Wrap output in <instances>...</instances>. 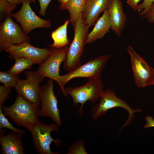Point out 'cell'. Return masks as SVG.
Listing matches in <instances>:
<instances>
[{"mask_svg": "<svg viewBox=\"0 0 154 154\" xmlns=\"http://www.w3.org/2000/svg\"><path fill=\"white\" fill-rule=\"evenodd\" d=\"M39 107L17 94L14 103L8 107L3 106L2 111L17 126L24 127L31 132L39 120Z\"/></svg>", "mask_w": 154, "mask_h": 154, "instance_id": "1", "label": "cell"}, {"mask_svg": "<svg viewBox=\"0 0 154 154\" xmlns=\"http://www.w3.org/2000/svg\"><path fill=\"white\" fill-rule=\"evenodd\" d=\"M74 35L73 39L68 47L63 66L64 70L70 72L81 64L80 59L88 35L89 27L85 22L81 13L73 27Z\"/></svg>", "mask_w": 154, "mask_h": 154, "instance_id": "2", "label": "cell"}, {"mask_svg": "<svg viewBox=\"0 0 154 154\" xmlns=\"http://www.w3.org/2000/svg\"><path fill=\"white\" fill-rule=\"evenodd\" d=\"M104 84L101 77L89 79L84 85L75 87H69L64 88V95L66 97L70 95L75 106L78 104L80 106L78 109L79 115L84 114L83 110L85 103L89 100L92 103L96 102L99 98L103 90Z\"/></svg>", "mask_w": 154, "mask_h": 154, "instance_id": "3", "label": "cell"}, {"mask_svg": "<svg viewBox=\"0 0 154 154\" xmlns=\"http://www.w3.org/2000/svg\"><path fill=\"white\" fill-rule=\"evenodd\" d=\"M99 98V102L92 109L91 119H98L105 115L108 111L114 108H123L128 112L129 116L121 130L131 123L134 118L135 113L142 112L141 109H133L127 102L118 97L114 90L110 88L103 90Z\"/></svg>", "mask_w": 154, "mask_h": 154, "instance_id": "4", "label": "cell"}, {"mask_svg": "<svg viewBox=\"0 0 154 154\" xmlns=\"http://www.w3.org/2000/svg\"><path fill=\"white\" fill-rule=\"evenodd\" d=\"M111 56L110 55H100L90 59L85 64H81L65 74L60 75L57 83L64 94L65 86L73 78L83 77L90 79L101 77L102 72Z\"/></svg>", "mask_w": 154, "mask_h": 154, "instance_id": "5", "label": "cell"}, {"mask_svg": "<svg viewBox=\"0 0 154 154\" xmlns=\"http://www.w3.org/2000/svg\"><path fill=\"white\" fill-rule=\"evenodd\" d=\"M60 126L54 122L46 124L39 120L33 127L31 133L35 150L39 154H58V152H53L50 149L52 142L57 146L62 145L60 139H53L50 135L52 131L58 132Z\"/></svg>", "mask_w": 154, "mask_h": 154, "instance_id": "6", "label": "cell"}, {"mask_svg": "<svg viewBox=\"0 0 154 154\" xmlns=\"http://www.w3.org/2000/svg\"><path fill=\"white\" fill-rule=\"evenodd\" d=\"M39 97L41 108L38 116L48 117L61 126L62 123L58 101L54 92L53 80L49 79L46 85L40 86Z\"/></svg>", "mask_w": 154, "mask_h": 154, "instance_id": "7", "label": "cell"}, {"mask_svg": "<svg viewBox=\"0 0 154 154\" xmlns=\"http://www.w3.org/2000/svg\"><path fill=\"white\" fill-rule=\"evenodd\" d=\"M127 51L130 56L135 82L137 86L144 88L154 85V68L150 66L131 46H128Z\"/></svg>", "mask_w": 154, "mask_h": 154, "instance_id": "8", "label": "cell"}, {"mask_svg": "<svg viewBox=\"0 0 154 154\" xmlns=\"http://www.w3.org/2000/svg\"><path fill=\"white\" fill-rule=\"evenodd\" d=\"M24 73L26 78L19 79L15 88V89L17 94L39 106L40 85L45 77L38 74L37 71L27 70Z\"/></svg>", "mask_w": 154, "mask_h": 154, "instance_id": "9", "label": "cell"}, {"mask_svg": "<svg viewBox=\"0 0 154 154\" xmlns=\"http://www.w3.org/2000/svg\"><path fill=\"white\" fill-rule=\"evenodd\" d=\"M4 50L9 54L11 59L25 58L31 60L35 64L40 65L48 57L51 48H37L32 45L29 42L24 41L5 48Z\"/></svg>", "mask_w": 154, "mask_h": 154, "instance_id": "10", "label": "cell"}, {"mask_svg": "<svg viewBox=\"0 0 154 154\" xmlns=\"http://www.w3.org/2000/svg\"><path fill=\"white\" fill-rule=\"evenodd\" d=\"M31 1V0H24L21 9L12 14V16L20 23L23 31L27 35L35 29L47 28L51 26L50 20L41 19L35 13L30 5Z\"/></svg>", "mask_w": 154, "mask_h": 154, "instance_id": "11", "label": "cell"}, {"mask_svg": "<svg viewBox=\"0 0 154 154\" xmlns=\"http://www.w3.org/2000/svg\"><path fill=\"white\" fill-rule=\"evenodd\" d=\"M30 38L15 23L11 17H7L0 25V48L1 51L14 44L24 41L29 42Z\"/></svg>", "mask_w": 154, "mask_h": 154, "instance_id": "12", "label": "cell"}, {"mask_svg": "<svg viewBox=\"0 0 154 154\" xmlns=\"http://www.w3.org/2000/svg\"><path fill=\"white\" fill-rule=\"evenodd\" d=\"M68 47L59 48H51L49 56L40 65L38 73L56 81H58L60 67L64 61Z\"/></svg>", "mask_w": 154, "mask_h": 154, "instance_id": "13", "label": "cell"}, {"mask_svg": "<svg viewBox=\"0 0 154 154\" xmlns=\"http://www.w3.org/2000/svg\"><path fill=\"white\" fill-rule=\"evenodd\" d=\"M5 130H0L1 153L3 154H24L22 141L23 134L12 131L5 135Z\"/></svg>", "mask_w": 154, "mask_h": 154, "instance_id": "14", "label": "cell"}, {"mask_svg": "<svg viewBox=\"0 0 154 154\" xmlns=\"http://www.w3.org/2000/svg\"><path fill=\"white\" fill-rule=\"evenodd\" d=\"M112 0H85L82 16L89 28L94 25L99 15L107 10Z\"/></svg>", "mask_w": 154, "mask_h": 154, "instance_id": "15", "label": "cell"}, {"mask_svg": "<svg viewBox=\"0 0 154 154\" xmlns=\"http://www.w3.org/2000/svg\"><path fill=\"white\" fill-rule=\"evenodd\" d=\"M107 10L111 21V29L117 36H121L125 27L127 19L121 1L112 0Z\"/></svg>", "mask_w": 154, "mask_h": 154, "instance_id": "16", "label": "cell"}, {"mask_svg": "<svg viewBox=\"0 0 154 154\" xmlns=\"http://www.w3.org/2000/svg\"><path fill=\"white\" fill-rule=\"evenodd\" d=\"M111 28V21L107 9L97 20L93 29L88 34L86 44L91 43L98 39L102 38Z\"/></svg>", "mask_w": 154, "mask_h": 154, "instance_id": "17", "label": "cell"}, {"mask_svg": "<svg viewBox=\"0 0 154 154\" xmlns=\"http://www.w3.org/2000/svg\"><path fill=\"white\" fill-rule=\"evenodd\" d=\"M70 22L69 20H67L62 25L52 33L51 37L53 42L48 46L56 48L67 47L70 43L67 36V27Z\"/></svg>", "mask_w": 154, "mask_h": 154, "instance_id": "18", "label": "cell"}, {"mask_svg": "<svg viewBox=\"0 0 154 154\" xmlns=\"http://www.w3.org/2000/svg\"><path fill=\"white\" fill-rule=\"evenodd\" d=\"M85 0H69L66 3L61 4V10H67L70 14V21L73 27L83 9Z\"/></svg>", "mask_w": 154, "mask_h": 154, "instance_id": "19", "label": "cell"}, {"mask_svg": "<svg viewBox=\"0 0 154 154\" xmlns=\"http://www.w3.org/2000/svg\"><path fill=\"white\" fill-rule=\"evenodd\" d=\"M15 60L14 65L7 71L15 75L18 76L25 69H31L33 65L34 64L31 60L25 58L19 57Z\"/></svg>", "mask_w": 154, "mask_h": 154, "instance_id": "20", "label": "cell"}, {"mask_svg": "<svg viewBox=\"0 0 154 154\" xmlns=\"http://www.w3.org/2000/svg\"><path fill=\"white\" fill-rule=\"evenodd\" d=\"M19 79L17 75H14L7 71L0 72V82L7 87L15 88Z\"/></svg>", "mask_w": 154, "mask_h": 154, "instance_id": "21", "label": "cell"}, {"mask_svg": "<svg viewBox=\"0 0 154 154\" xmlns=\"http://www.w3.org/2000/svg\"><path fill=\"white\" fill-rule=\"evenodd\" d=\"M3 106H0V130L3 128H5L10 129L13 131L21 133H25V131L23 130L17 128L11 125L5 116L2 111Z\"/></svg>", "mask_w": 154, "mask_h": 154, "instance_id": "22", "label": "cell"}, {"mask_svg": "<svg viewBox=\"0 0 154 154\" xmlns=\"http://www.w3.org/2000/svg\"><path fill=\"white\" fill-rule=\"evenodd\" d=\"M68 154H88L84 141L79 140L73 143L68 148Z\"/></svg>", "mask_w": 154, "mask_h": 154, "instance_id": "23", "label": "cell"}, {"mask_svg": "<svg viewBox=\"0 0 154 154\" xmlns=\"http://www.w3.org/2000/svg\"><path fill=\"white\" fill-rule=\"evenodd\" d=\"M16 5L9 3L6 0H0V19L4 15L7 17H11L12 11L15 9Z\"/></svg>", "mask_w": 154, "mask_h": 154, "instance_id": "24", "label": "cell"}, {"mask_svg": "<svg viewBox=\"0 0 154 154\" xmlns=\"http://www.w3.org/2000/svg\"><path fill=\"white\" fill-rule=\"evenodd\" d=\"M154 0H143L142 3L139 4L137 11L139 12V15L141 17H143L148 11Z\"/></svg>", "mask_w": 154, "mask_h": 154, "instance_id": "25", "label": "cell"}, {"mask_svg": "<svg viewBox=\"0 0 154 154\" xmlns=\"http://www.w3.org/2000/svg\"><path fill=\"white\" fill-rule=\"evenodd\" d=\"M11 88H7L4 85L0 86V106H3L7 99L9 98V94Z\"/></svg>", "mask_w": 154, "mask_h": 154, "instance_id": "26", "label": "cell"}, {"mask_svg": "<svg viewBox=\"0 0 154 154\" xmlns=\"http://www.w3.org/2000/svg\"><path fill=\"white\" fill-rule=\"evenodd\" d=\"M32 1L35 0H31ZM40 6V9L39 13L44 16L45 15L46 9L51 0H38Z\"/></svg>", "mask_w": 154, "mask_h": 154, "instance_id": "27", "label": "cell"}, {"mask_svg": "<svg viewBox=\"0 0 154 154\" xmlns=\"http://www.w3.org/2000/svg\"><path fill=\"white\" fill-rule=\"evenodd\" d=\"M143 17L147 19L149 23H154V3L151 5L148 11Z\"/></svg>", "mask_w": 154, "mask_h": 154, "instance_id": "28", "label": "cell"}, {"mask_svg": "<svg viewBox=\"0 0 154 154\" xmlns=\"http://www.w3.org/2000/svg\"><path fill=\"white\" fill-rule=\"evenodd\" d=\"M146 123L143 125V127L147 129L149 128L154 127V119L151 116H146L145 117Z\"/></svg>", "mask_w": 154, "mask_h": 154, "instance_id": "29", "label": "cell"}, {"mask_svg": "<svg viewBox=\"0 0 154 154\" xmlns=\"http://www.w3.org/2000/svg\"><path fill=\"white\" fill-rule=\"evenodd\" d=\"M140 0H127L126 3L134 11H137L139 5L138 3Z\"/></svg>", "mask_w": 154, "mask_h": 154, "instance_id": "30", "label": "cell"}, {"mask_svg": "<svg viewBox=\"0 0 154 154\" xmlns=\"http://www.w3.org/2000/svg\"><path fill=\"white\" fill-rule=\"evenodd\" d=\"M8 2L11 3L18 4L22 3L24 0H6Z\"/></svg>", "mask_w": 154, "mask_h": 154, "instance_id": "31", "label": "cell"}, {"mask_svg": "<svg viewBox=\"0 0 154 154\" xmlns=\"http://www.w3.org/2000/svg\"><path fill=\"white\" fill-rule=\"evenodd\" d=\"M61 4H63L67 2L69 0H57Z\"/></svg>", "mask_w": 154, "mask_h": 154, "instance_id": "32", "label": "cell"}]
</instances>
